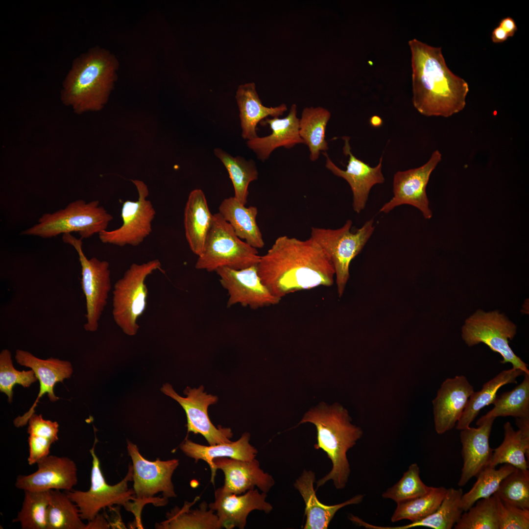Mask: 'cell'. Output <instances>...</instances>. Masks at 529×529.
I'll use <instances>...</instances> for the list:
<instances>
[{"label":"cell","mask_w":529,"mask_h":529,"mask_svg":"<svg viewBox=\"0 0 529 529\" xmlns=\"http://www.w3.org/2000/svg\"><path fill=\"white\" fill-rule=\"evenodd\" d=\"M370 121L371 125L375 127L379 126L382 123L381 118L378 116H372L371 118Z\"/></svg>","instance_id":"816d5d0a"},{"label":"cell","mask_w":529,"mask_h":529,"mask_svg":"<svg viewBox=\"0 0 529 529\" xmlns=\"http://www.w3.org/2000/svg\"><path fill=\"white\" fill-rule=\"evenodd\" d=\"M138 193L137 200H126L122 205V225L113 230H104L98 234L100 241L119 246H137L152 232V222L156 211L151 202L146 199L149 194L147 185L142 181L131 180Z\"/></svg>","instance_id":"4fadbf2b"},{"label":"cell","mask_w":529,"mask_h":529,"mask_svg":"<svg viewBox=\"0 0 529 529\" xmlns=\"http://www.w3.org/2000/svg\"><path fill=\"white\" fill-rule=\"evenodd\" d=\"M97 442L96 438L93 448L90 450L92 457L91 473V486L89 490L66 491L70 499L77 506L82 520L89 522L94 519L99 511L105 507L114 505H121L130 511L132 504L130 500L137 502L135 492L129 489L128 482L133 481L132 465L129 469L125 478L118 483L111 485L108 484L102 474L99 460L95 451Z\"/></svg>","instance_id":"8fae6325"},{"label":"cell","mask_w":529,"mask_h":529,"mask_svg":"<svg viewBox=\"0 0 529 529\" xmlns=\"http://www.w3.org/2000/svg\"><path fill=\"white\" fill-rule=\"evenodd\" d=\"M342 139L344 141L343 153L349 156L346 169L338 168L330 159L326 151L323 152L326 158L325 167L335 175L343 178L349 184L353 193V209L359 214L365 207L372 187L385 181L382 172L383 156L378 165L372 167L352 153L349 137L343 136Z\"/></svg>","instance_id":"e0dca14e"},{"label":"cell","mask_w":529,"mask_h":529,"mask_svg":"<svg viewBox=\"0 0 529 529\" xmlns=\"http://www.w3.org/2000/svg\"><path fill=\"white\" fill-rule=\"evenodd\" d=\"M62 240L72 246L78 253L81 266V285L86 304L84 328L87 331L95 332L97 330L111 289L109 264L96 258L88 259L82 250L81 239L66 234L63 235Z\"/></svg>","instance_id":"7c38bea8"},{"label":"cell","mask_w":529,"mask_h":529,"mask_svg":"<svg viewBox=\"0 0 529 529\" xmlns=\"http://www.w3.org/2000/svg\"><path fill=\"white\" fill-rule=\"evenodd\" d=\"M199 499L192 503L186 502L182 508L175 507L167 514V519L156 528L164 529H219L217 516L205 501L195 509H190Z\"/></svg>","instance_id":"d6a6232c"},{"label":"cell","mask_w":529,"mask_h":529,"mask_svg":"<svg viewBox=\"0 0 529 529\" xmlns=\"http://www.w3.org/2000/svg\"><path fill=\"white\" fill-rule=\"evenodd\" d=\"M216 469L221 470L224 475L223 490L236 494H241L257 487L262 492L268 493L275 484L273 477L264 472L255 458L243 460L229 457L214 459Z\"/></svg>","instance_id":"603a6c76"},{"label":"cell","mask_w":529,"mask_h":529,"mask_svg":"<svg viewBox=\"0 0 529 529\" xmlns=\"http://www.w3.org/2000/svg\"><path fill=\"white\" fill-rule=\"evenodd\" d=\"M524 374L522 370L513 368L503 370L483 384L481 390L474 392L470 396L466 406L456 425V429L460 431L470 427L480 410L493 403L497 397V392L501 387L508 384H516L517 378Z\"/></svg>","instance_id":"4dcf8cb0"},{"label":"cell","mask_w":529,"mask_h":529,"mask_svg":"<svg viewBox=\"0 0 529 529\" xmlns=\"http://www.w3.org/2000/svg\"><path fill=\"white\" fill-rule=\"evenodd\" d=\"M250 434L244 433L238 440L229 443L214 445H201L186 438L180 444V448L188 457L195 460L205 461L209 466L211 472V481L214 484L216 468L214 463V459L218 457H229L243 460H249L255 458L258 451L249 443Z\"/></svg>","instance_id":"4316f807"},{"label":"cell","mask_w":529,"mask_h":529,"mask_svg":"<svg viewBox=\"0 0 529 529\" xmlns=\"http://www.w3.org/2000/svg\"><path fill=\"white\" fill-rule=\"evenodd\" d=\"M508 37L505 31L500 26L495 27L491 34V40L493 43H499L505 41Z\"/></svg>","instance_id":"f907efd6"},{"label":"cell","mask_w":529,"mask_h":529,"mask_svg":"<svg viewBox=\"0 0 529 529\" xmlns=\"http://www.w3.org/2000/svg\"><path fill=\"white\" fill-rule=\"evenodd\" d=\"M464 513L454 527L455 529H499L496 496L478 500Z\"/></svg>","instance_id":"60d3db41"},{"label":"cell","mask_w":529,"mask_h":529,"mask_svg":"<svg viewBox=\"0 0 529 529\" xmlns=\"http://www.w3.org/2000/svg\"><path fill=\"white\" fill-rule=\"evenodd\" d=\"M495 418L477 421L478 428L469 427L460 430L463 466L458 485H465L477 476L491 461L493 450L489 446V436Z\"/></svg>","instance_id":"7402d4cb"},{"label":"cell","mask_w":529,"mask_h":529,"mask_svg":"<svg viewBox=\"0 0 529 529\" xmlns=\"http://www.w3.org/2000/svg\"><path fill=\"white\" fill-rule=\"evenodd\" d=\"M214 152L228 172L234 187V197L245 205L247 203L249 185L258 178L259 173L255 162L252 159L246 160L240 156L233 157L219 148H215Z\"/></svg>","instance_id":"e575fe53"},{"label":"cell","mask_w":529,"mask_h":529,"mask_svg":"<svg viewBox=\"0 0 529 529\" xmlns=\"http://www.w3.org/2000/svg\"><path fill=\"white\" fill-rule=\"evenodd\" d=\"M15 359L19 364L33 370L40 383V391L32 407L23 416L17 417L14 421L15 426L20 427L26 424L30 417L35 413V408L40 398L44 394L47 393L51 402L59 399L54 394V386L57 383L62 382L65 379L71 377L72 367L68 361L53 358L42 360L27 351L19 349L16 350Z\"/></svg>","instance_id":"44dd1931"},{"label":"cell","mask_w":529,"mask_h":529,"mask_svg":"<svg viewBox=\"0 0 529 529\" xmlns=\"http://www.w3.org/2000/svg\"><path fill=\"white\" fill-rule=\"evenodd\" d=\"M38 469L28 475L17 477L15 486L29 491L49 490H72L77 483V469L75 463L66 457L53 455L39 460Z\"/></svg>","instance_id":"d6986e66"},{"label":"cell","mask_w":529,"mask_h":529,"mask_svg":"<svg viewBox=\"0 0 529 529\" xmlns=\"http://www.w3.org/2000/svg\"><path fill=\"white\" fill-rule=\"evenodd\" d=\"M299 120L297 106L293 104L286 117L267 118L260 122L262 125L269 126L271 129L270 135L248 140L246 144L256 153L258 159L264 161L277 148L289 149L298 144H305L299 135Z\"/></svg>","instance_id":"cb8c5ba5"},{"label":"cell","mask_w":529,"mask_h":529,"mask_svg":"<svg viewBox=\"0 0 529 529\" xmlns=\"http://www.w3.org/2000/svg\"><path fill=\"white\" fill-rule=\"evenodd\" d=\"M266 493H260L257 489L249 490L241 494L226 492L222 487L215 492V501L210 503L209 507L217 516L220 528L243 529L246 525L248 514L253 510L270 513L272 505L266 502Z\"/></svg>","instance_id":"ac0fdd59"},{"label":"cell","mask_w":529,"mask_h":529,"mask_svg":"<svg viewBox=\"0 0 529 529\" xmlns=\"http://www.w3.org/2000/svg\"><path fill=\"white\" fill-rule=\"evenodd\" d=\"M161 390L178 402L185 410L188 433L201 434L210 445L231 442L230 438L233 433L231 429L220 426L216 428L210 420L208 408L217 402V397L204 392L202 385L198 388L187 387L184 391L186 397L179 396L168 384L164 385Z\"/></svg>","instance_id":"9a60e30c"},{"label":"cell","mask_w":529,"mask_h":529,"mask_svg":"<svg viewBox=\"0 0 529 529\" xmlns=\"http://www.w3.org/2000/svg\"><path fill=\"white\" fill-rule=\"evenodd\" d=\"M218 211L239 238L256 249L264 247V242L256 221V207H246L233 196L223 199Z\"/></svg>","instance_id":"f546056e"},{"label":"cell","mask_w":529,"mask_h":529,"mask_svg":"<svg viewBox=\"0 0 529 529\" xmlns=\"http://www.w3.org/2000/svg\"><path fill=\"white\" fill-rule=\"evenodd\" d=\"M412 69V103L426 116L449 117L466 105L469 86L447 67L441 48L416 39L409 41Z\"/></svg>","instance_id":"7a4b0ae2"},{"label":"cell","mask_w":529,"mask_h":529,"mask_svg":"<svg viewBox=\"0 0 529 529\" xmlns=\"http://www.w3.org/2000/svg\"><path fill=\"white\" fill-rule=\"evenodd\" d=\"M431 486L426 485L420 477V469L416 463L410 464L401 479L382 495L397 504L427 493Z\"/></svg>","instance_id":"7bdbcfd3"},{"label":"cell","mask_w":529,"mask_h":529,"mask_svg":"<svg viewBox=\"0 0 529 529\" xmlns=\"http://www.w3.org/2000/svg\"><path fill=\"white\" fill-rule=\"evenodd\" d=\"M118 67L115 56L99 47L80 54L63 81L61 102L78 115L101 110L114 88Z\"/></svg>","instance_id":"3957f363"},{"label":"cell","mask_w":529,"mask_h":529,"mask_svg":"<svg viewBox=\"0 0 529 529\" xmlns=\"http://www.w3.org/2000/svg\"><path fill=\"white\" fill-rule=\"evenodd\" d=\"M29 434L42 435L49 437L54 442L58 440L59 425L56 421L44 419L42 414L34 413L28 420Z\"/></svg>","instance_id":"bcb514c9"},{"label":"cell","mask_w":529,"mask_h":529,"mask_svg":"<svg viewBox=\"0 0 529 529\" xmlns=\"http://www.w3.org/2000/svg\"><path fill=\"white\" fill-rule=\"evenodd\" d=\"M521 384L510 391L497 396L493 408L478 421L497 417L529 418V374H524Z\"/></svg>","instance_id":"d590c367"},{"label":"cell","mask_w":529,"mask_h":529,"mask_svg":"<svg viewBox=\"0 0 529 529\" xmlns=\"http://www.w3.org/2000/svg\"><path fill=\"white\" fill-rule=\"evenodd\" d=\"M257 265L241 269L221 267L216 271L221 285L227 291L228 307L239 304L256 310L279 303L281 299L273 295L263 283Z\"/></svg>","instance_id":"2e32d148"},{"label":"cell","mask_w":529,"mask_h":529,"mask_svg":"<svg viewBox=\"0 0 529 529\" xmlns=\"http://www.w3.org/2000/svg\"><path fill=\"white\" fill-rule=\"evenodd\" d=\"M37 378L33 370L19 371L13 366L11 354L7 349L2 350L0 354V390L8 397L11 403L13 398V388L16 384L24 387H29Z\"/></svg>","instance_id":"ee69618b"},{"label":"cell","mask_w":529,"mask_h":529,"mask_svg":"<svg viewBox=\"0 0 529 529\" xmlns=\"http://www.w3.org/2000/svg\"><path fill=\"white\" fill-rule=\"evenodd\" d=\"M496 496L499 529H529V510L509 505Z\"/></svg>","instance_id":"f6af8a7d"},{"label":"cell","mask_w":529,"mask_h":529,"mask_svg":"<svg viewBox=\"0 0 529 529\" xmlns=\"http://www.w3.org/2000/svg\"><path fill=\"white\" fill-rule=\"evenodd\" d=\"M50 490H24L21 509L13 522H19L23 529H47Z\"/></svg>","instance_id":"f35d334b"},{"label":"cell","mask_w":529,"mask_h":529,"mask_svg":"<svg viewBox=\"0 0 529 529\" xmlns=\"http://www.w3.org/2000/svg\"><path fill=\"white\" fill-rule=\"evenodd\" d=\"M213 219L204 192L199 189L192 191L184 209V225L189 247L198 257L204 251Z\"/></svg>","instance_id":"484cf974"},{"label":"cell","mask_w":529,"mask_h":529,"mask_svg":"<svg viewBox=\"0 0 529 529\" xmlns=\"http://www.w3.org/2000/svg\"><path fill=\"white\" fill-rule=\"evenodd\" d=\"M516 333L515 325L498 311L478 310L468 318L462 329V337L469 346L480 343L500 354L502 363H510L512 368L529 374L528 365L517 356L509 345Z\"/></svg>","instance_id":"30bf717a"},{"label":"cell","mask_w":529,"mask_h":529,"mask_svg":"<svg viewBox=\"0 0 529 529\" xmlns=\"http://www.w3.org/2000/svg\"><path fill=\"white\" fill-rule=\"evenodd\" d=\"M499 26L505 31L508 37H513L517 30V26L515 21L510 17L502 19L499 23Z\"/></svg>","instance_id":"c3c4849f"},{"label":"cell","mask_w":529,"mask_h":529,"mask_svg":"<svg viewBox=\"0 0 529 529\" xmlns=\"http://www.w3.org/2000/svg\"><path fill=\"white\" fill-rule=\"evenodd\" d=\"M261 256L257 249L241 240L219 213L213 215L212 225L204 251L195 264L209 272L226 267L241 269L257 265Z\"/></svg>","instance_id":"8992f818"},{"label":"cell","mask_w":529,"mask_h":529,"mask_svg":"<svg viewBox=\"0 0 529 529\" xmlns=\"http://www.w3.org/2000/svg\"><path fill=\"white\" fill-rule=\"evenodd\" d=\"M441 160V154L434 151L428 161L422 166L396 172L393 180V196L384 204L379 212L388 213L395 207L409 205L419 209L426 219L433 216L426 193L430 175Z\"/></svg>","instance_id":"5bb4252c"},{"label":"cell","mask_w":529,"mask_h":529,"mask_svg":"<svg viewBox=\"0 0 529 529\" xmlns=\"http://www.w3.org/2000/svg\"><path fill=\"white\" fill-rule=\"evenodd\" d=\"M113 219V216L99 205L98 200L86 202L78 199L64 209L43 214L38 223L22 232L21 235L47 239L74 232L82 240L106 230Z\"/></svg>","instance_id":"5b68a950"},{"label":"cell","mask_w":529,"mask_h":529,"mask_svg":"<svg viewBox=\"0 0 529 529\" xmlns=\"http://www.w3.org/2000/svg\"><path fill=\"white\" fill-rule=\"evenodd\" d=\"M29 456L28 463L31 465L49 455L51 444L54 442L49 437L41 435L29 434L28 437Z\"/></svg>","instance_id":"7dc6e473"},{"label":"cell","mask_w":529,"mask_h":529,"mask_svg":"<svg viewBox=\"0 0 529 529\" xmlns=\"http://www.w3.org/2000/svg\"><path fill=\"white\" fill-rule=\"evenodd\" d=\"M156 270L164 272L158 259L140 264L133 263L114 285L113 318L128 336L135 335L139 329L137 320L144 313L147 305L148 289L145 281Z\"/></svg>","instance_id":"52a82bcc"},{"label":"cell","mask_w":529,"mask_h":529,"mask_svg":"<svg viewBox=\"0 0 529 529\" xmlns=\"http://www.w3.org/2000/svg\"><path fill=\"white\" fill-rule=\"evenodd\" d=\"M127 450L133 463V489L137 499L133 504L134 513L140 517L144 504L163 506L168 503V498L176 497L171 478L179 460L149 461L141 455L136 445L129 441Z\"/></svg>","instance_id":"9c48e42d"},{"label":"cell","mask_w":529,"mask_h":529,"mask_svg":"<svg viewBox=\"0 0 529 529\" xmlns=\"http://www.w3.org/2000/svg\"><path fill=\"white\" fill-rule=\"evenodd\" d=\"M352 223L351 219H348L342 227L336 229L311 228V237L327 254L334 266L340 297L350 277L351 261L362 250L375 229L373 218L366 221L355 232L351 230Z\"/></svg>","instance_id":"ba28073f"},{"label":"cell","mask_w":529,"mask_h":529,"mask_svg":"<svg viewBox=\"0 0 529 529\" xmlns=\"http://www.w3.org/2000/svg\"><path fill=\"white\" fill-rule=\"evenodd\" d=\"M47 509V529H86L76 505L66 493L51 490Z\"/></svg>","instance_id":"8d00e7d4"},{"label":"cell","mask_w":529,"mask_h":529,"mask_svg":"<svg viewBox=\"0 0 529 529\" xmlns=\"http://www.w3.org/2000/svg\"><path fill=\"white\" fill-rule=\"evenodd\" d=\"M519 429L515 431L506 422L504 425V438L493 452L489 466L496 467L500 464H508L515 468L528 469L526 457L529 454V418H516Z\"/></svg>","instance_id":"f1b7e54d"},{"label":"cell","mask_w":529,"mask_h":529,"mask_svg":"<svg viewBox=\"0 0 529 529\" xmlns=\"http://www.w3.org/2000/svg\"><path fill=\"white\" fill-rule=\"evenodd\" d=\"M444 487H431L426 494L397 504L391 517L392 522L408 520L420 521L434 512L439 506L446 493Z\"/></svg>","instance_id":"74e56055"},{"label":"cell","mask_w":529,"mask_h":529,"mask_svg":"<svg viewBox=\"0 0 529 529\" xmlns=\"http://www.w3.org/2000/svg\"><path fill=\"white\" fill-rule=\"evenodd\" d=\"M315 481L314 473L304 470L294 483L305 504V515L306 521L304 529H327L336 512L344 506L361 503L364 495L358 494L343 503L328 505L321 503L317 499L313 483Z\"/></svg>","instance_id":"d4e9b609"},{"label":"cell","mask_w":529,"mask_h":529,"mask_svg":"<svg viewBox=\"0 0 529 529\" xmlns=\"http://www.w3.org/2000/svg\"><path fill=\"white\" fill-rule=\"evenodd\" d=\"M257 267L263 283L281 299L297 291L331 287L334 282L332 262L311 237L305 240L279 237L261 256Z\"/></svg>","instance_id":"6da1fadb"},{"label":"cell","mask_w":529,"mask_h":529,"mask_svg":"<svg viewBox=\"0 0 529 529\" xmlns=\"http://www.w3.org/2000/svg\"><path fill=\"white\" fill-rule=\"evenodd\" d=\"M462 495L461 488H450L447 489L438 508L420 521L396 527H382L370 524L369 528L370 529H409L425 527L433 529H451L458 522L463 512L460 506Z\"/></svg>","instance_id":"836d02e7"},{"label":"cell","mask_w":529,"mask_h":529,"mask_svg":"<svg viewBox=\"0 0 529 529\" xmlns=\"http://www.w3.org/2000/svg\"><path fill=\"white\" fill-rule=\"evenodd\" d=\"M109 528V524L104 517L99 514L93 520L89 522L86 525V529H108Z\"/></svg>","instance_id":"681fc988"},{"label":"cell","mask_w":529,"mask_h":529,"mask_svg":"<svg viewBox=\"0 0 529 529\" xmlns=\"http://www.w3.org/2000/svg\"><path fill=\"white\" fill-rule=\"evenodd\" d=\"M512 505L529 510V471L515 468L501 481L494 493Z\"/></svg>","instance_id":"b9f144b4"},{"label":"cell","mask_w":529,"mask_h":529,"mask_svg":"<svg viewBox=\"0 0 529 529\" xmlns=\"http://www.w3.org/2000/svg\"><path fill=\"white\" fill-rule=\"evenodd\" d=\"M331 116L328 110L320 106L305 107L302 112L299 120V132L308 146L312 161L318 160L321 151L325 152L329 149L326 129Z\"/></svg>","instance_id":"1f68e13d"},{"label":"cell","mask_w":529,"mask_h":529,"mask_svg":"<svg viewBox=\"0 0 529 529\" xmlns=\"http://www.w3.org/2000/svg\"><path fill=\"white\" fill-rule=\"evenodd\" d=\"M474 392L473 385L463 375L448 378L442 383L432 401L434 428L438 434L456 426Z\"/></svg>","instance_id":"ffe728a7"},{"label":"cell","mask_w":529,"mask_h":529,"mask_svg":"<svg viewBox=\"0 0 529 529\" xmlns=\"http://www.w3.org/2000/svg\"><path fill=\"white\" fill-rule=\"evenodd\" d=\"M309 422L317 430L316 449L325 452L331 460V470L316 482V489L332 480L337 489L344 488L351 473L347 453L362 436V429L351 423L347 410L335 404L320 405L306 413L298 425Z\"/></svg>","instance_id":"277c9868"},{"label":"cell","mask_w":529,"mask_h":529,"mask_svg":"<svg viewBox=\"0 0 529 529\" xmlns=\"http://www.w3.org/2000/svg\"><path fill=\"white\" fill-rule=\"evenodd\" d=\"M235 97L240 110L241 136L247 141L258 137L256 132L258 123L268 116L279 117L288 110L285 103L276 107L264 106L253 82L240 85Z\"/></svg>","instance_id":"83f0119b"},{"label":"cell","mask_w":529,"mask_h":529,"mask_svg":"<svg viewBox=\"0 0 529 529\" xmlns=\"http://www.w3.org/2000/svg\"><path fill=\"white\" fill-rule=\"evenodd\" d=\"M515 468L512 465L505 463L498 469L488 466L481 471L471 489L462 496L460 506L463 511H467L479 499L493 495L502 480Z\"/></svg>","instance_id":"ab89813d"}]
</instances>
